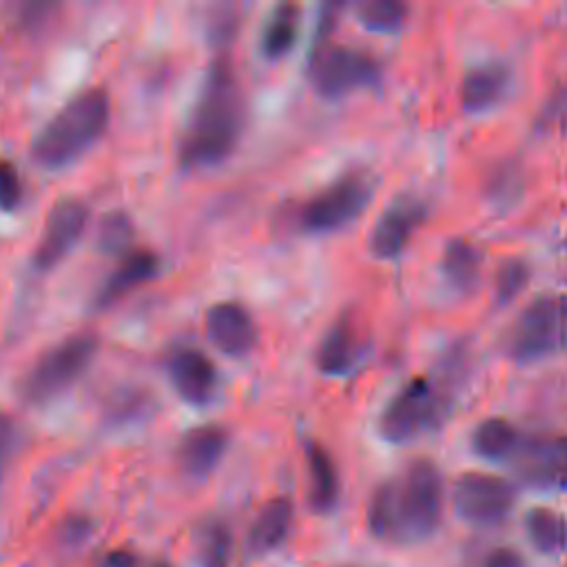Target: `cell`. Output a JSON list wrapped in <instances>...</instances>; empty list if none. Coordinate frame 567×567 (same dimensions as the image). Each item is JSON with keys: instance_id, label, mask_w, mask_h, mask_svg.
Segmentation results:
<instances>
[{"instance_id": "83f0119b", "label": "cell", "mask_w": 567, "mask_h": 567, "mask_svg": "<svg viewBox=\"0 0 567 567\" xmlns=\"http://www.w3.org/2000/svg\"><path fill=\"white\" fill-rule=\"evenodd\" d=\"M527 277H529V268H527L525 261H520V259H509V261H505V264L498 268V272H496V284H494V288H496V299H498L501 303L512 301V299L525 288Z\"/></svg>"}, {"instance_id": "484cf974", "label": "cell", "mask_w": 567, "mask_h": 567, "mask_svg": "<svg viewBox=\"0 0 567 567\" xmlns=\"http://www.w3.org/2000/svg\"><path fill=\"white\" fill-rule=\"evenodd\" d=\"M230 532L221 520H210L202 527L197 547H199V560L204 567H226L230 558Z\"/></svg>"}, {"instance_id": "d6986e66", "label": "cell", "mask_w": 567, "mask_h": 567, "mask_svg": "<svg viewBox=\"0 0 567 567\" xmlns=\"http://www.w3.org/2000/svg\"><path fill=\"white\" fill-rule=\"evenodd\" d=\"M308 461V501L317 512H330L339 498V474L330 454L319 443L306 445Z\"/></svg>"}, {"instance_id": "9c48e42d", "label": "cell", "mask_w": 567, "mask_h": 567, "mask_svg": "<svg viewBox=\"0 0 567 567\" xmlns=\"http://www.w3.org/2000/svg\"><path fill=\"white\" fill-rule=\"evenodd\" d=\"M514 487L494 474L470 472L454 485V509L472 525H496L514 507Z\"/></svg>"}, {"instance_id": "e0dca14e", "label": "cell", "mask_w": 567, "mask_h": 567, "mask_svg": "<svg viewBox=\"0 0 567 567\" xmlns=\"http://www.w3.org/2000/svg\"><path fill=\"white\" fill-rule=\"evenodd\" d=\"M228 436L217 425H202L190 430L179 445V465L193 478L208 476L226 452Z\"/></svg>"}, {"instance_id": "d6a6232c", "label": "cell", "mask_w": 567, "mask_h": 567, "mask_svg": "<svg viewBox=\"0 0 567 567\" xmlns=\"http://www.w3.org/2000/svg\"><path fill=\"white\" fill-rule=\"evenodd\" d=\"M565 246H567V241H565Z\"/></svg>"}, {"instance_id": "2e32d148", "label": "cell", "mask_w": 567, "mask_h": 567, "mask_svg": "<svg viewBox=\"0 0 567 567\" xmlns=\"http://www.w3.org/2000/svg\"><path fill=\"white\" fill-rule=\"evenodd\" d=\"M512 86V71L503 62H483L472 66L461 84V97L467 113H485L503 102Z\"/></svg>"}, {"instance_id": "277c9868", "label": "cell", "mask_w": 567, "mask_h": 567, "mask_svg": "<svg viewBox=\"0 0 567 567\" xmlns=\"http://www.w3.org/2000/svg\"><path fill=\"white\" fill-rule=\"evenodd\" d=\"M447 408L445 390L427 377H416L388 401L379 419V432L390 443H410L439 427Z\"/></svg>"}, {"instance_id": "7c38bea8", "label": "cell", "mask_w": 567, "mask_h": 567, "mask_svg": "<svg viewBox=\"0 0 567 567\" xmlns=\"http://www.w3.org/2000/svg\"><path fill=\"white\" fill-rule=\"evenodd\" d=\"M512 458L525 483L545 489H567V436L520 441Z\"/></svg>"}, {"instance_id": "f546056e", "label": "cell", "mask_w": 567, "mask_h": 567, "mask_svg": "<svg viewBox=\"0 0 567 567\" xmlns=\"http://www.w3.org/2000/svg\"><path fill=\"white\" fill-rule=\"evenodd\" d=\"M483 567H523V558L509 547H496L487 554Z\"/></svg>"}, {"instance_id": "603a6c76", "label": "cell", "mask_w": 567, "mask_h": 567, "mask_svg": "<svg viewBox=\"0 0 567 567\" xmlns=\"http://www.w3.org/2000/svg\"><path fill=\"white\" fill-rule=\"evenodd\" d=\"M520 436L516 427L505 419H485L472 432V450L487 461H505L516 454Z\"/></svg>"}, {"instance_id": "cb8c5ba5", "label": "cell", "mask_w": 567, "mask_h": 567, "mask_svg": "<svg viewBox=\"0 0 567 567\" xmlns=\"http://www.w3.org/2000/svg\"><path fill=\"white\" fill-rule=\"evenodd\" d=\"M525 527H527V536L536 549H540L545 554H556L565 547L567 525L560 514L545 509V507H536L527 514Z\"/></svg>"}, {"instance_id": "6da1fadb", "label": "cell", "mask_w": 567, "mask_h": 567, "mask_svg": "<svg viewBox=\"0 0 567 567\" xmlns=\"http://www.w3.org/2000/svg\"><path fill=\"white\" fill-rule=\"evenodd\" d=\"M441 509L443 478L436 465L419 458L374 489L368 527L379 540L419 543L436 529Z\"/></svg>"}, {"instance_id": "30bf717a", "label": "cell", "mask_w": 567, "mask_h": 567, "mask_svg": "<svg viewBox=\"0 0 567 567\" xmlns=\"http://www.w3.org/2000/svg\"><path fill=\"white\" fill-rule=\"evenodd\" d=\"M89 221V208L73 197L60 199L47 215L40 241L33 252L38 270H51L80 241Z\"/></svg>"}, {"instance_id": "9a60e30c", "label": "cell", "mask_w": 567, "mask_h": 567, "mask_svg": "<svg viewBox=\"0 0 567 567\" xmlns=\"http://www.w3.org/2000/svg\"><path fill=\"white\" fill-rule=\"evenodd\" d=\"M363 357V341L352 319H337L317 348V368L330 377L350 374Z\"/></svg>"}, {"instance_id": "8fae6325", "label": "cell", "mask_w": 567, "mask_h": 567, "mask_svg": "<svg viewBox=\"0 0 567 567\" xmlns=\"http://www.w3.org/2000/svg\"><path fill=\"white\" fill-rule=\"evenodd\" d=\"M427 215V206L416 195L394 197L370 233V252L377 259H394L403 252L412 233Z\"/></svg>"}, {"instance_id": "f1b7e54d", "label": "cell", "mask_w": 567, "mask_h": 567, "mask_svg": "<svg viewBox=\"0 0 567 567\" xmlns=\"http://www.w3.org/2000/svg\"><path fill=\"white\" fill-rule=\"evenodd\" d=\"M22 199V184L16 166L11 162L0 159V208L11 213L18 208Z\"/></svg>"}, {"instance_id": "4fadbf2b", "label": "cell", "mask_w": 567, "mask_h": 567, "mask_svg": "<svg viewBox=\"0 0 567 567\" xmlns=\"http://www.w3.org/2000/svg\"><path fill=\"white\" fill-rule=\"evenodd\" d=\"M206 334L228 357H244L257 343V328L250 312L235 301H219L206 312Z\"/></svg>"}, {"instance_id": "52a82bcc", "label": "cell", "mask_w": 567, "mask_h": 567, "mask_svg": "<svg viewBox=\"0 0 567 567\" xmlns=\"http://www.w3.org/2000/svg\"><path fill=\"white\" fill-rule=\"evenodd\" d=\"M370 197L372 179L365 173H346L299 210V221L308 233L339 230L359 217Z\"/></svg>"}, {"instance_id": "d4e9b609", "label": "cell", "mask_w": 567, "mask_h": 567, "mask_svg": "<svg viewBox=\"0 0 567 567\" xmlns=\"http://www.w3.org/2000/svg\"><path fill=\"white\" fill-rule=\"evenodd\" d=\"M408 7L399 0H368L357 9L359 22L374 33H394L405 22Z\"/></svg>"}, {"instance_id": "ba28073f", "label": "cell", "mask_w": 567, "mask_h": 567, "mask_svg": "<svg viewBox=\"0 0 567 567\" xmlns=\"http://www.w3.org/2000/svg\"><path fill=\"white\" fill-rule=\"evenodd\" d=\"M95 354V339L89 334L71 337L60 346L51 348L31 368L22 383V392L29 401L40 403L66 390L89 368Z\"/></svg>"}, {"instance_id": "ffe728a7", "label": "cell", "mask_w": 567, "mask_h": 567, "mask_svg": "<svg viewBox=\"0 0 567 567\" xmlns=\"http://www.w3.org/2000/svg\"><path fill=\"white\" fill-rule=\"evenodd\" d=\"M441 275L456 292H470L478 284L481 252L465 239L447 241L441 257Z\"/></svg>"}, {"instance_id": "1f68e13d", "label": "cell", "mask_w": 567, "mask_h": 567, "mask_svg": "<svg viewBox=\"0 0 567 567\" xmlns=\"http://www.w3.org/2000/svg\"><path fill=\"white\" fill-rule=\"evenodd\" d=\"M153 567H171L168 563H157V565H153Z\"/></svg>"}, {"instance_id": "7402d4cb", "label": "cell", "mask_w": 567, "mask_h": 567, "mask_svg": "<svg viewBox=\"0 0 567 567\" xmlns=\"http://www.w3.org/2000/svg\"><path fill=\"white\" fill-rule=\"evenodd\" d=\"M299 35V9L295 4H279L268 16L261 35L259 51L268 60L284 58L297 42Z\"/></svg>"}, {"instance_id": "4316f807", "label": "cell", "mask_w": 567, "mask_h": 567, "mask_svg": "<svg viewBox=\"0 0 567 567\" xmlns=\"http://www.w3.org/2000/svg\"><path fill=\"white\" fill-rule=\"evenodd\" d=\"M133 237V226L128 221V217L120 210L106 215L100 224V233H97V244L104 252H122L128 241Z\"/></svg>"}, {"instance_id": "3957f363", "label": "cell", "mask_w": 567, "mask_h": 567, "mask_svg": "<svg viewBox=\"0 0 567 567\" xmlns=\"http://www.w3.org/2000/svg\"><path fill=\"white\" fill-rule=\"evenodd\" d=\"M111 120V100L104 89H86L69 100L35 135L31 157L47 171H58L78 159L102 137Z\"/></svg>"}, {"instance_id": "ac0fdd59", "label": "cell", "mask_w": 567, "mask_h": 567, "mask_svg": "<svg viewBox=\"0 0 567 567\" xmlns=\"http://www.w3.org/2000/svg\"><path fill=\"white\" fill-rule=\"evenodd\" d=\"M157 266H159L157 257L148 250H137V252L126 255V259L117 266V270L102 286V290L97 295V303L111 306V303L120 301L122 297H126L128 292H133L148 279H153L157 272Z\"/></svg>"}, {"instance_id": "44dd1931", "label": "cell", "mask_w": 567, "mask_h": 567, "mask_svg": "<svg viewBox=\"0 0 567 567\" xmlns=\"http://www.w3.org/2000/svg\"><path fill=\"white\" fill-rule=\"evenodd\" d=\"M290 523H292L290 501L281 496L268 501L250 527V534H248L250 549L257 554L275 549L288 536Z\"/></svg>"}, {"instance_id": "4dcf8cb0", "label": "cell", "mask_w": 567, "mask_h": 567, "mask_svg": "<svg viewBox=\"0 0 567 567\" xmlns=\"http://www.w3.org/2000/svg\"><path fill=\"white\" fill-rule=\"evenodd\" d=\"M102 567H137V560L131 551L126 549H115V551H109L102 560Z\"/></svg>"}, {"instance_id": "5b68a950", "label": "cell", "mask_w": 567, "mask_h": 567, "mask_svg": "<svg viewBox=\"0 0 567 567\" xmlns=\"http://www.w3.org/2000/svg\"><path fill=\"white\" fill-rule=\"evenodd\" d=\"M567 341V297L532 299L509 332V354L516 361H538L558 352Z\"/></svg>"}, {"instance_id": "7a4b0ae2", "label": "cell", "mask_w": 567, "mask_h": 567, "mask_svg": "<svg viewBox=\"0 0 567 567\" xmlns=\"http://www.w3.org/2000/svg\"><path fill=\"white\" fill-rule=\"evenodd\" d=\"M244 126V106L239 86L228 60L219 58L210 64L193 117L182 142V164L188 168H210L224 162Z\"/></svg>"}, {"instance_id": "5bb4252c", "label": "cell", "mask_w": 567, "mask_h": 567, "mask_svg": "<svg viewBox=\"0 0 567 567\" xmlns=\"http://www.w3.org/2000/svg\"><path fill=\"white\" fill-rule=\"evenodd\" d=\"M168 377L175 392L190 405L208 403L217 390V370L213 361L193 348H182L171 357Z\"/></svg>"}, {"instance_id": "8992f818", "label": "cell", "mask_w": 567, "mask_h": 567, "mask_svg": "<svg viewBox=\"0 0 567 567\" xmlns=\"http://www.w3.org/2000/svg\"><path fill=\"white\" fill-rule=\"evenodd\" d=\"M379 80V62L352 47L328 44L310 60V82L321 97L337 100Z\"/></svg>"}]
</instances>
